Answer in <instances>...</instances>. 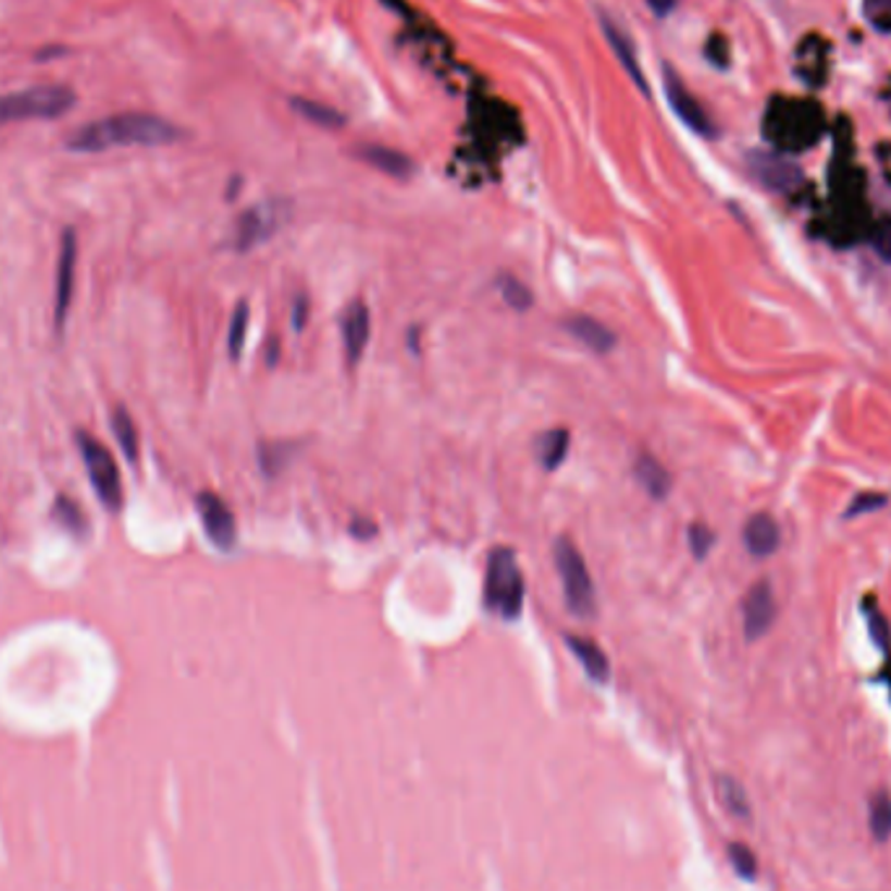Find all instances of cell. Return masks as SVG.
Masks as SVG:
<instances>
[{
  "label": "cell",
  "mask_w": 891,
  "mask_h": 891,
  "mask_svg": "<svg viewBox=\"0 0 891 891\" xmlns=\"http://www.w3.org/2000/svg\"><path fill=\"white\" fill-rule=\"evenodd\" d=\"M358 157L371 164V168L381 170V173H386L392 177H409L414 173V164L407 154H401V151L388 149V147H379V144H373V147H362L358 151Z\"/></svg>",
  "instance_id": "obj_18"
},
{
  "label": "cell",
  "mask_w": 891,
  "mask_h": 891,
  "mask_svg": "<svg viewBox=\"0 0 891 891\" xmlns=\"http://www.w3.org/2000/svg\"><path fill=\"white\" fill-rule=\"evenodd\" d=\"M76 108V91L63 84L29 87L0 97V125L18 121H52Z\"/></svg>",
  "instance_id": "obj_3"
},
{
  "label": "cell",
  "mask_w": 891,
  "mask_h": 891,
  "mask_svg": "<svg viewBox=\"0 0 891 891\" xmlns=\"http://www.w3.org/2000/svg\"><path fill=\"white\" fill-rule=\"evenodd\" d=\"M52 517H55V521H61L63 530L74 532V534H78V537H82V534L87 532V527H89V521H87V517H84V511L78 508V504L74 498H69V495H58L55 506H52Z\"/></svg>",
  "instance_id": "obj_24"
},
{
  "label": "cell",
  "mask_w": 891,
  "mask_h": 891,
  "mask_svg": "<svg viewBox=\"0 0 891 891\" xmlns=\"http://www.w3.org/2000/svg\"><path fill=\"white\" fill-rule=\"evenodd\" d=\"M728 861L732 870H735L738 876L745 881H754L756 874H758V857L754 850L748 847V844L743 842H730L728 844Z\"/></svg>",
  "instance_id": "obj_26"
},
{
  "label": "cell",
  "mask_w": 891,
  "mask_h": 891,
  "mask_svg": "<svg viewBox=\"0 0 891 891\" xmlns=\"http://www.w3.org/2000/svg\"><path fill=\"white\" fill-rule=\"evenodd\" d=\"M715 788L719 803H722V808L728 810L732 818H738V821H751V801L743 782H738L735 777L730 775H719L715 780Z\"/></svg>",
  "instance_id": "obj_19"
},
{
  "label": "cell",
  "mask_w": 891,
  "mask_h": 891,
  "mask_svg": "<svg viewBox=\"0 0 891 891\" xmlns=\"http://www.w3.org/2000/svg\"><path fill=\"white\" fill-rule=\"evenodd\" d=\"M599 22H603V32H605L607 42H610L612 52H616V55H618L620 65H623V69L629 71V76L633 78V84H636V87L642 89L644 95H649V89H646L644 74H642V69H639L636 52H633V42L629 39V35H626V32L620 29L618 24H612L610 16H603V18H599Z\"/></svg>",
  "instance_id": "obj_15"
},
{
  "label": "cell",
  "mask_w": 891,
  "mask_h": 891,
  "mask_svg": "<svg viewBox=\"0 0 891 891\" xmlns=\"http://www.w3.org/2000/svg\"><path fill=\"white\" fill-rule=\"evenodd\" d=\"M306 319H308V300H306V297H297V300H295V313H293V323H295L297 332H300V329L306 326Z\"/></svg>",
  "instance_id": "obj_32"
},
{
  "label": "cell",
  "mask_w": 891,
  "mask_h": 891,
  "mask_svg": "<svg viewBox=\"0 0 891 891\" xmlns=\"http://www.w3.org/2000/svg\"><path fill=\"white\" fill-rule=\"evenodd\" d=\"M65 48H61V45H52V48H45V50H39L37 52V61L39 63H45V61H50V58H61V55H65Z\"/></svg>",
  "instance_id": "obj_34"
},
{
  "label": "cell",
  "mask_w": 891,
  "mask_h": 891,
  "mask_svg": "<svg viewBox=\"0 0 891 891\" xmlns=\"http://www.w3.org/2000/svg\"><path fill=\"white\" fill-rule=\"evenodd\" d=\"M483 599L487 610L498 612L500 618H519L521 607H524V577H521L511 547H495L487 558Z\"/></svg>",
  "instance_id": "obj_2"
},
{
  "label": "cell",
  "mask_w": 891,
  "mask_h": 891,
  "mask_svg": "<svg viewBox=\"0 0 891 891\" xmlns=\"http://www.w3.org/2000/svg\"><path fill=\"white\" fill-rule=\"evenodd\" d=\"M295 446H287V444H261L259 446V461H261V470L267 478H274V474H280L282 470L287 467L289 457H293Z\"/></svg>",
  "instance_id": "obj_27"
},
{
  "label": "cell",
  "mask_w": 891,
  "mask_h": 891,
  "mask_svg": "<svg viewBox=\"0 0 891 891\" xmlns=\"http://www.w3.org/2000/svg\"><path fill=\"white\" fill-rule=\"evenodd\" d=\"M883 495H861V498L853 500V506H850L847 517H857V513H866V511H876V506H883Z\"/></svg>",
  "instance_id": "obj_31"
},
{
  "label": "cell",
  "mask_w": 891,
  "mask_h": 891,
  "mask_svg": "<svg viewBox=\"0 0 891 891\" xmlns=\"http://www.w3.org/2000/svg\"><path fill=\"white\" fill-rule=\"evenodd\" d=\"M186 131L177 128L168 117L151 112H117V115L91 121L65 138V147L82 154L108 151L117 147H168L181 141Z\"/></svg>",
  "instance_id": "obj_1"
},
{
  "label": "cell",
  "mask_w": 891,
  "mask_h": 891,
  "mask_svg": "<svg viewBox=\"0 0 891 891\" xmlns=\"http://www.w3.org/2000/svg\"><path fill=\"white\" fill-rule=\"evenodd\" d=\"M342 336H345V358L347 366L355 368L366 355L368 339H371V310L362 300H352L342 315Z\"/></svg>",
  "instance_id": "obj_12"
},
{
  "label": "cell",
  "mask_w": 891,
  "mask_h": 891,
  "mask_svg": "<svg viewBox=\"0 0 891 891\" xmlns=\"http://www.w3.org/2000/svg\"><path fill=\"white\" fill-rule=\"evenodd\" d=\"M196 508H198V517H201L203 532H207L211 545H216L224 553L233 550L237 543V524H235L233 511H230V506L224 504L216 493L203 491L196 495Z\"/></svg>",
  "instance_id": "obj_8"
},
{
  "label": "cell",
  "mask_w": 891,
  "mask_h": 891,
  "mask_svg": "<svg viewBox=\"0 0 891 891\" xmlns=\"http://www.w3.org/2000/svg\"><path fill=\"white\" fill-rule=\"evenodd\" d=\"M743 543L748 547L751 556L767 558L777 550V545H780V527H777V521L771 519L769 513H756V517H751L748 524H745Z\"/></svg>",
  "instance_id": "obj_14"
},
{
  "label": "cell",
  "mask_w": 891,
  "mask_h": 891,
  "mask_svg": "<svg viewBox=\"0 0 891 891\" xmlns=\"http://www.w3.org/2000/svg\"><path fill=\"white\" fill-rule=\"evenodd\" d=\"M76 261H78V240L74 230H63L61 253H58V272H55V329L63 332L65 315H69L71 300H74V280H76Z\"/></svg>",
  "instance_id": "obj_9"
},
{
  "label": "cell",
  "mask_w": 891,
  "mask_h": 891,
  "mask_svg": "<svg viewBox=\"0 0 891 891\" xmlns=\"http://www.w3.org/2000/svg\"><path fill=\"white\" fill-rule=\"evenodd\" d=\"M293 108L300 112L302 117H308L310 123L321 125V128H342L345 125V115L336 112L334 108L323 102H313V99H293Z\"/></svg>",
  "instance_id": "obj_23"
},
{
  "label": "cell",
  "mask_w": 891,
  "mask_h": 891,
  "mask_svg": "<svg viewBox=\"0 0 891 891\" xmlns=\"http://www.w3.org/2000/svg\"><path fill=\"white\" fill-rule=\"evenodd\" d=\"M566 646H569L571 655L579 659V665H582L584 672L592 678V681L607 683V678H610V663H607L605 652L599 649V644H594L592 639L573 636V633H569V636H566Z\"/></svg>",
  "instance_id": "obj_16"
},
{
  "label": "cell",
  "mask_w": 891,
  "mask_h": 891,
  "mask_svg": "<svg viewBox=\"0 0 891 891\" xmlns=\"http://www.w3.org/2000/svg\"><path fill=\"white\" fill-rule=\"evenodd\" d=\"M553 553H556V569L560 584H564L566 605L579 618H592L594 610H597V599H594V582L582 553L569 537H560Z\"/></svg>",
  "instance_id": "obj_4"
},
{
  "label": "cell",
  "mask_w": 891,
  "mask_h": 891,
  "mask_svg": "<svg viewBox=\"0 0 891 891\" xmlns=\"http://www.w3.org/2000/svg\"><path fill=\"white\" fill-rule=\"evenodd\" d=\"M745 162H748L751 175L775 194H790L803 183V170L788 157L775 154V151H751Z\"/></svg>",
  "instance_id": "obj_7"
},
{
  "label": "cell",
  "mask_w": 891,
  "mask_h": 891,
  "mask_svg": "<svg viewBox=\"0 0 891 891\" xmlns=\"http://www.w3.org/2000/svg\"><path fill=\"white\" fill-rule=\"evenodd\" d=\"M498 289L500 295H504V300L511 306L513 310H530L532 308V293L530 287H524L517 276H500L498 280Z\"/></svg>",
  "instance_id": "obj_28"
},
{
  "label": "cell",
  "mask_w": 891,
  "mask_h": 891,
  "mask_svg": "<svg viewBox=\"0 0 891 891\" xmlns=\"http://www.w3.org/2000/svg\"><path fill=\"white\" fill-rule=\"evenodd\" d=\"M248 319H250V308L246 300H240L235 306L233 321H230V336H227V349H230V360H240L243 347H246V334H248Z\"/></svg>",
  "instance_id": "obj_25"
},
{
  "label": "cell",
  "mask_w": 891,
  "mask_h": 891,
  "mask_svg": "<svg viewBox=\"0 0 891 891\" xmlns=\"http://www.w3.org/2000/svg\"><path fill=\"white\" fill-rule=\"evenodd\" d=\"M112 433H115L117 444H121L125 459L131 461V465H136L138 461V431L134 425V420H131L128 409L123 405L112 409Z\"/></svg>",
  "instance_id": "obj_22"
},
{
  "label": "cell",
  "mask_w": 891,
  "mask_h": 891,
  "mask_svg": "<svg viewBox=\"0 0 891 891\" xmlns=\"http://www.w3.org/2000/svg\"><path fill=\"white\" fill-rule=\"evenodd\" d=\"M276 349H280V342H272V345H269V366L276 362Z\"/></svg>",
  "instance_id": "obj_35"
},
{
  "label": "cell",
  "mask_w": 891,
  "mask_h": 891,
  "mask_svg": "<svg viewBox=\"0 0 891 891\" xmlns=\"http://www.w3.org/2000/svg\"><path fill=\"white\" fill-rule=\"evenodd\" d=\"M646 3H649V9L655 11L659 18H665L668 13H672V9H676L678 0H646Z\"/></svg>",
  "instance_id": "obj_33"
},
{
  "label": "cell",
  "mask_w": 891,
  "mask_h": 891,
  "mask_svg": "<svg viewBox=\"0 0 891 891\" xmlns=\"http://www.w3.org/2000/svg\"><path fill=\"white\" fill-rule=\"evenodd\" d=\"M633 474H636V480L642 483V487L652 495V498H657V500L668 498L672 480H670L668 470H665V467L659 465L652 454H639L636 461H633Z\"/></svg>",
  "instance_id": "obj_17"
},
{
  "label": "cell",
  "mask_w": 891,
  "mask_h": 891,
  "mask_svg": "<svg viewBox=\"0 0 891 891\" xmlns=\"http://www.w3.org/2000/svg\"><path fill=\"white\" fill-rule=\"evenodd\" d=\"M564 326L566 332L577 336L586 349H592V352L597 355L610 352V349L616 347V334H612L605 323L592 319V315H571V319L564 321Z\"/></svg>",
  "instance_id": "obj_13"
},
{
  "label": "cell",
  "mask_w": 891,
  "mask_h": 891,
  "mask_svg": "<svg viewBox=\"0 0 891 891\" xmlns=\"http://www.w3.org/2000/svg\"><path fill=\"white\" fill-rule=\"evenodd\" d=\"M76 444L78 454H82L84 465H87V474L91 480V487H95L97 498L102 500L110 511H121L123 508V480L121 470H117V461L108 451V446H102L95 435L87 431H76Z\"/></svg>",
  "instance_id": "obj_5"
},
{
  "label": "cell",
  "mask_w": 891,
  "mask_h": 891,
  "mask_svg": "<svg viewBox=\"0 0 891 891\" xmlns=\"http://www.w3.org/2000/svg\"><path fill=\"white\" fill-rule=\"evenodd\" d=\"M663 74H665V95H668L672 112H676V115L681 117L685 125H689L693 134L706 136V138L715 136L717 131H715V125H711L709 115H706V110L698 104V99L683 87V82L678 78V74H672V69H668V65L663 69Z\"/></svg>",
  "instance_id": "obj_10"
},
{
  "label": "cell",
  "mask_w": 891,
  "mask_h": 891,
  "mask_svg": "<svg viewBox=\"0 0 891 891\" xmlns=\"http://www.w3.org/2000/svg\"><path fill=\"white\" fill-rule=\"evenodd\" d=\"M689 545L693 556L702 560L709 553V547L715 545V534H711V530H706L704 524H693L689 530Z\"/></svg>",
  "instance_id": "obj_29"
},
{
  "label": "cell",
  "mask_w": 891,
  "mask_h": 891,
  "mask_svg": "<svg viewBox=\"0 0 891 891\" xmlns=\"http://www.w3.org/2000/svg\"><path fill=\"white\" fill-rule=\"evenodd\" d=\"M874 248H876V253L881 256V261L891 263V220H883L879 224V230H876V237H874Z\"/></svg>",
  "instance_id": "obj_30"
},
{
  "label": "cell",
  "mask_w": 891,
  "mask_h": 891,
  "mask_svg": "<svg viewBox=\"0 0 891 891\" xmlns=\"http://www.w3.org/2000/svg\"><path fill=\"white\" fill-rule=\"evenodd\" d=\"M571 446V433L566 428H556V431L545 433L537 444L540 461H543L545 470H558L560 461L566 459Z\"/></svg>",
  "instance_id": "obj_21"
},
{
  "label": "cell",
  "mask_w": 891,
  "mask_h": 891,
  "mask_svg": "<svg viewBox=\"0 0 891 891\" xmlns=\"http://www.w3.org/2000/svg\"><path fill=\"white\" fill-rule=\"evenodd\" d=\"M775 594H771L769 582H758L751 586V592L743 599V631L748 642H756L775 623Z\"/></svg>",
  "instance_id": "obj_11"
},
{
  "label": "cell",
  "mask_w": 891,
  "mask_h": 891,
  "mask_svg": "<svg viewBox=\"0 0 891 891\" xmlns=\"http://www.w3.org/2000/svg\"><path fill=\"white\" fill-rule=\"evenodd\" d=\"M868 829L876 842L891 840V795L887 790H876L868 797Z\"/></svg>",
  "instance_id": "obj_20"
},
{
  "label": "cell",
  "mask_w": 891,
  "mask_h": 891,
  "mask_svg": "<svg viewBox=\"0 0 891 891\" xmlns=\"http://www.w3.org/2000/svg\"><path fill=\"white\" fill-rule=\"evenodd\" d=\"M289 216V203L285 201H269L261 203V207L248 209L246 214L237 222V233H235V248L246 250L261 246L263 240H269L276 230L285 224Z\"/></svg>",
  "instance_id": "obj_6"
}]
</instances>
